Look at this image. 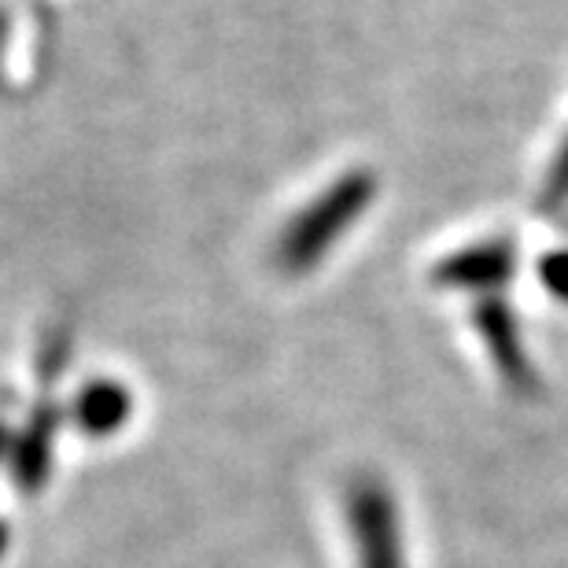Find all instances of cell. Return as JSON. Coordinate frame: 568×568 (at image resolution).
I'll use <instances>...</instances> for the list:
<instances>
[{"label": "cell", "mask_w": 568, "mask_h": 568, "mask_svg": "<svg viewBox=\"0 0 568 568\" xmlns=\"http://www.w3.org/2000/svg\"><path fill=\"white\" fill-rule=\"evenodd\" d=\"M373 200H377V178L369 170H347V174H339L322 196H314L284 225L277 241V263L288 274L314 270L362 222V214L373 207Z\"/></svg>", "instance_id": "cell-1"}, {"label": "cell", "mask_w": 568, "mask_h": 568, "mask_svg": "<svg viewBox=\"0 0 568 568\" xmlns=\"http://www.w3.org/2000/svg\"><path fill=\"white\" fill-rule=\"evenodd\" d=\"M347 528L358 568H406L399 503L381 476L362 473L347 484Z\"/></svg>", "instance_id": "cell-2"}, {"label": "cell", "mask_w": 568, "mask_h": 568, "mask_svg": "<svg viewBox=\"0 0 568 568\" xmlns=\"http://www.w3.org/2000/svg\"><path fill=\"white\" fill-rule=\"evenodd\" d=\"M473 325L484 339L487 355L495 362L498 377L506 381V388H514L517 395L531 399V395L539 392V377L528 362L514 306H509L503 295H484V300H476V306H473Z\"/></svg>", "instance_id": "cell-3"}, {"label": "cell", "mask_w": 568, "mask_h": 568, "mask_svg": "<svg viewBox=\"0 0 568 568\" xmlns=\"http://www.w3.org/2000/svg\"><path fill=\"white\" fill-rule=\"evenodd\" d=\"M514 274H517V244L506 241V236H495V241L469 244L462 252L439 258L436 270H432V284L454 292H476L484 300V295L503 292L514 281Z\"/></svg>", "instance_id": "cell-4"}, {"label": "cell", "mask_w": 568, "mask_h": 568, "mask_svg": "<svg viewBox=\"0 0 568 568\" xmlns=\"http://www.w3.org/2000/svg\"><path fill=\"white\" fill-rule=\"evenodd\" d=\"M133 410L130 388L111 381H97L89 384L78 399V422H82L85 432H97V436H108V432H119L126 425V417Z\"/></svg>", "instance_id": "cell-5"}, {"label": "cell", "mask_w": 568, "mask_h": 568, "mask_svg": "<svg viewBox=\"0 0 568 568\" xmlns=\"http://www.w3.org/2000/svg\"><path fill=\"white\" fill-rule=\"evenodd\" d=\"M536 274H539V284L554 295V300L568 303V247H558V252L542 255Z\"/></svg>", "instance_id": "cell-6"}, {"label": "cell", "mask_w": 568, "mask_h": 568, "mask_svg": "<svg viewBox=\"0 0 568 568\" xmlns=\"http://www.w3.org/2000/svg\"><path fill=\"white\" fill-rule=\"evenodd\" d=\"M561 203H568V138L561 141L558 155H554L550 174H547V185H542V207L558 211Z\"/></svg>", "instance_id": "cell-7"}]
</instances>
